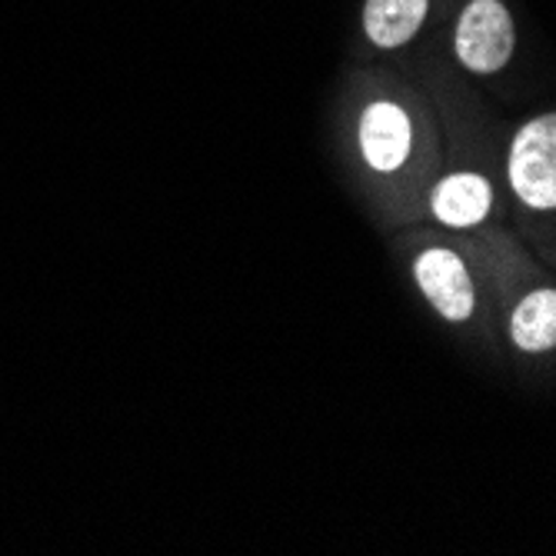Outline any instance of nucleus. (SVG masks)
<instances>
[{
    "label": "nucleus",
    "instance_id": "6",
    "mask_svg": "<svg viewBox=\"0 0 556 556\" xmlns=\"http://www.w3.org/2000/svg\"><path fill=\"white\" fill-rule=\"evenodd\" d=\"M427 4L430 0H367L364 30L377 47H400L420 30Z\"/></svg>",
    "mask_w": 556,
    "mask_h": 556
},
{
    "label": "nucleus",
    "instance_id": "3",
    "mask_svg": "<svg viewBox=\"0 0 556 556\" xmlns=\"http://www.w3.org/2000/svg\"><path fill=\"white\" fill-rule=\"evenodd\" d=\"M417 283L446 320L460 324L473 314L477 296H473L470 274H467L464 261L457 254H450V250L437 247L417 257Z\"/></svg>",
    "mask_w": 556,
    "mask_h": 556
},
{
    "label": "nucleus",
    "instance_id": "1",
    "mask_svg": "<svg viewBox=\"0 0 556 556\" xmlns=\"http://www.w3.org/2000/svg\"><path fill=\"white\" fill-rule=\"evenodd\" d=\"M510 184L533 211L556 207V114L520 127L510 150Z\"/></svg>",
    "mask_w": 556,
    "mask_h": 556
},
{
    "label": "nucleus",
    "instance_id": "7",
    "mask_svg": "<svg viewBox=\"0 0 556 556\" xmlns=\"http://www.w3.org/2000/svg\"><path fill=\"white\" fill-rule=\"evenodd\" d=\"M510 337L527 353L556 346V290H536L520 303L510 320Z\"/></svg>",
    "mask_w": 556,
    "mask_h": 556
},
{
    "label": "nucleus",
    "instance_id": "5",
    "mask_svg": "<svg viewBox=\"0 0 556 556\" xmlns=\"http://www.w3.org/2000/svg\"><path fill=\"white\" fill-rule=\"evenodd\" d=\"M493 190L480 174H453L433 190V214L446 227H473L490 214Z\"/></svg>",
    "mask_w": 556,
    "mask_h": 556
},
{
    "label": "nucleus",
    "instance_id": "2",
    "mask_svg": "<svg viewBox=\"0 0 556 556\" xmlns=\"http://www.w3.org/2000/svg\"><path fill=\"white\" fill-rule=\"evenodd\" d=\"M453 43H457V58L470 71L493 74L514 58V17L500 0H470Z\"/></svg>",
    "mask_w": 556,
    "mask_h": 556
},
{
    "label": "nucleus",
    "instance_id": "4",
    "mask_svg": "<svg viewBox=\"0 0 556 556\" xmlns=\"http://www.w3.org/2000/svg\"><path fill=\"white\" fill-rule=\"evenodd\" d=\"M361 150L374 170L390 174L410 154V121L390 100H377L361 121Z\"/></svg>",
    "mask_w": 556,
    "mask_h": 556
}]
</instances>
